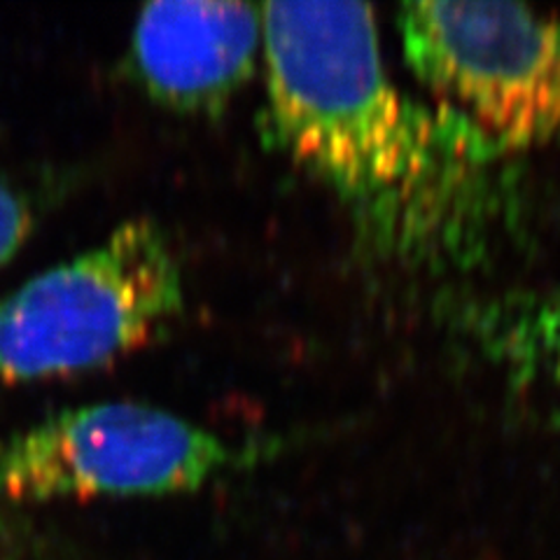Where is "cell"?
I'll list each match as a JSON object with an SVG mask.
<instances>
[{"label": "cell", "mask_w": 560, "mask_h": 560, "mask_svg": "<svg viewBox=\"0 0 560 560\" xmlns=\"http://www.w3.org/2000/svg\"><path fill=\"white\" fill-rule=\"evenodd\" d=\"M35 226V203L26 189L0 175V267L22 248Z\"/></svg>", "instance_id": "cell-7"}, {"label": "cell", "mask_w": 560, "mask_h": 560, "mask_svg": "<svg viewBox=\"0 0 560 560\" xmlns=\"http://www.w3.org/2000/svg\"><path fill=\"white\" fill-rule=\"evenodd\" d=\"M185 308L166 232L136 218L0 296V383L80 374L145 346Z\"/></svg>", "instance_id": "cell-2"}, {"label": "cell", "mask_w": 560, "mask_h": 560, "mask_svg": "<svg viewBox=\"0 0 560 560\" xmlns=\"http://www.w3.org/2000/svg\"><path fill=\"white\" fill-rule=\"evenodd\" d=\"M265 444L236 446L171 411L103 401L0 436V498H129L189 493L255 463Z\"/></svg>", "instance_id": "cell-3"}, {"label": "cell", "mask_w": 560, "mask_h": 560, "mask_svg": "<svg viewBox=\"0 0 560 560\" xmlns=\"http://www.w3.org/2000/svg\"><path fill=\"white\" fill-rule=\"evenodd\" d=\"M471 323L481 353L506 383L560 399V285L498 300Z\"/></svg>", "instance_id": "cell-6"}, {"label": "cell", "mask_w": 560, "mask_h": 560, "mask_svg": "<svg viewBox=\"0 0 560 560\" xmlns=\"http://www.w3.org/2000/svg\"><path fill=\"white\" fill-rule=\"evenodd\" d=\"M261 24L267 145L335 191L372 253L440 250L495 148L460 115L397 90L372 5L267 3Z\"/></svg>", "instance_id": "cell-1"}, {"label": "cell", "mask_w": 560, "mask_h": 560, "mask_svg": "<svg viewBox=\"0 0 560 560\" xmlns=\"http://www.w3.org/2000/svg\"><path fill=\"white\" fill-rule=\"evenodd\" d=\"M261 45V5L150 3L131 33L129 73L164 108L220 113L253 78Z\"/></svg>", "instance_id": "cell-5"}, {"label": "cell", "mask_w": 560, "mask_h": 560, "mask_svg": "<svg viewBox=\"0 0 560 560\" xmlns=\"http://www.w3.org/2000/svg\"><path fill=\"white\" fill-rule=\"evenodd\" d=\"M397 28L413 73L495 150L560 140V22L493 0L407 3Z\"/></svg>", "instance_id": "cell-4"}]
</instances>
